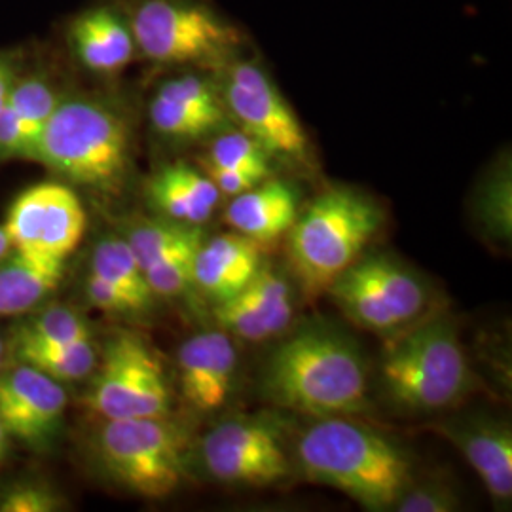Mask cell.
Segmentation results:
<instances>
[{
	"mask_svg": "<svg viewBox=\"0 0 512 512\" xmlns=\"http://www.w3.org/2000/svg\"><path fill=\"white\" fill-rule=\"evenodd\" d=\"M366 385L361 353L325 329L302 330L283 342L262 376L268 401L315 420L363 412Z\"/></svg>",
	"mask_w": 512,
	"mask_h": 512,
	"instance_id": "cell-2",
	"label": "cell"
},
{
	"mask_svg": "<svg viewBox=\"0 0 512 512\" xmlns=\"http://www.w3.org/2000/svg\"><path fill=\"white\" fill-rule=\"evenodd\" d=\"M4 446H6V431H4V427H2V423H0V458H2V454H4Z\"/></svg>",
	"mask_w": 512,
	"mask_h": 512,
	"instance_id": "cell-39",
	"label": "cell"
},
{
	"mask_svg": "<svg viewBox=\"0 0 512 512\" xmlns=\"http://www.w3.org/2000/svg\"><path fill=\"white\" fill-rule=\"evenodd\" d=\"M105 420L164 418L171 393L156 353L135 334H118L107 349L86 397Z\"/></svg>",
	"mask_w": 512,
	"mask_h": 512,
	"instance_id": "cell-8",
	"label": "cell"
},
{
	"mask_svg": "<svg viewBox=\"0 0 512 512\" xmlns=\"http://www.w3.org/2000/svg\"><path fill=\"white\" fill-rule=\"evenodd\" d=\"M86 232V213L71 188L46 183L37 253L65 260Z\"/></svg>",
	"mask_w": 512,
	"mask_h": 512,
	"instance_id": "cell-21",
	"label": "cell"
},
{
	"mask_svg": "<svg viewBox=\"0 0 512 512\" xmlns=\"http://www.w3.org/2000/svg\"><path fill=\"white\" fill-rule=\"evenodd\" d=\"M209 475L236 486H270L291 475V461L279 427L262 418H230L203 439Z\"/></svg>",
	"mask_w": 512,
	"mask_h": 512,
	"instance_id": "cell-10",
	"label": "cell"
},
{
	"mask_svg": "<svg viewBox=\"0 0 512 512\" xmlns=\"http://www.w3.org/2000/svg\"><path fill=\"white\" fill-rule=\"evenodd\" d=\"M205 171H207L209 179L219 188L220 194L232 196V198L251 190L253 186L262 183L264 179H268L266 175H260L255 171H245V169H226V167L205 165Z\"/></svg>",
	"mask_w": 512,
	"mask_h": 512,
	"instance_id": "cell-35",
	"label": "cell"
},
{
	"mask_svg": "<svg viewBox=\"0 0 512 512\" xmlns=\"http://www.w3.org/2000/svg\"><path fill=\"white\" fill-rule=\"evenodd\" d=\"M376 203L349 188H330L317 196L287 232L294 275L308 294L329 291L332 281L359 260L382 226Z\"/></svg>",
	"mask_w": 512,
	"mask_h": 512,
	"instance_id": "cell-3",
	"label": "cell"
},
{
	"mask_svg": "<svg viewBox=\"0 0 512 512\" xmlns=\"http://www.w3.org/2000/svg\"><path fill=\"white\" fill-rule=\"evenodd\" d=\"M135 46L167 65L213 63L238 46V33L202 4L148 0L131 19Z\"/></svg>",
	"mask_w": 512,
	"mask_h": 512,
	"instance_id": "cell-7",
	"label": "cell"
},
{
	"mask_svg": "<svg viewBox=\"0 0 512 512\" xmlns=\"http://www.w3.org/2000/svg\"><path fill=\"white\" fill-rule=\"evenodd\" d=\"M52 495L40 488H19L2 501L0 511L4 512H46L54 511Z\"/></svg>",
	"mask_w": 512,
	"mask_h": 512,
	"instance_id": "cell-36",
	"label": "cell"
},
{
	"mask_svg": "<svg viewBox=\"0 0 512 512\" xmlns=\"http://www.w3.org/2000/svg\"><path fill=\"white\" fill-rule=\"evenodd\" d=\"M86 293L95 308L109 313H137V306L129 300L128 294L122 293L118 287L110 285L109 281L99 275L88 277Z\"/></svg>",
	"mask_w": 512,
	"mask_h": 512,
	"instance_id": "cell-34",
	"label": "cell"
},
{
	"mask_svg": "<svg viewBox=\"0 0 512 512\" xmlns=\"http://www.w3.org/2000/svg\"><path fill=\"white\" fill-rule=\"evenodd\" d=\"M37 137L23 126L14 109L6 105L0 109V156L2 158H33Z\"/></svg>",
	"mask_w": 512,
	"mask_h": 512,
	"instance_id": "cell-32",
	"label": "cell"
},
{
	"mask_svg": "<svg viewBox=\"0 0 512 512\" xmlns=\"http://www.w3.org/2000/svg\"><path fill=\"white\" fill-rule=\"evenodd\" d=\"M35 160L73 183L109 192L128 173V124L103 103L61 101L38 137Z\"/></svg>",
	"mask_w": 512,
	"mask_h": 512,
	"instance_id": "cell-5",
	"label": "cell"
},
{
	"mask_svg": "<svg viewBox=\"0 0 512 512\" xmlns=\"http://www.w3.org/2000/svg\"><path fill=\"white\" fill-rule=\"evenodd\" d=\"M329 293L355 325L374 332L403 329L425 310L420 279L385 256L355 260Z\"/></svg>",
	"mask_w": 512,
	"mask_h": 512,
	"instance_id": "cell-9",
	"label": "cell"
},
{
	"mask_svg": "<svg viewBox=\"0 0 512 512\" xmlns=\"http://www.w3.org/2000/svg\"><path fill=\"white\" fill-rule=\"evenodd\" d=\"M65 260L23 253L0 266V315H18L35 308L63 279Z\"/></svg>",
	"mask_w": 512,
	"mask_h": 512,
	"instance_id": "cell-20",
	"label": "cell"
},
{
	"mask_svg": "<svg viewBox=\"0 0 512 512\" xmlns=\"http://www.w3.org/2000/svg\"><path fill=\"white\" fill-rule=\"evenodd\" d=\"M293 315L289 281L268 266H262L238 294L215 308L220 329L249 342H264L281 334L291 325Z\"/></svg>",
	"mask_w": 512,
	"mask_h": 512,
	"instance_id": "cell-12",
	"label": "cell"
},
{
	"mask_svg": "<svg viewBox=\"0 0 512 512\" xmlns=\"http://www.w3.org/2000/svg\"><path fill=\"white\" fill-rule=\"evenodd\" d=\"M179 384L183 397L200 412H215L226 403L238 370L232 334L207 330L186 340L179 355Z\"/></svg>",
	"mask_w": 512,
	"mask_h": 512,
	"instance_id": "cell-14",
	"label": "cell"
},
{
	"mask_svg": "<svg viewBox=\"0 0 512 512\" xmlns=\"http://www.w3.org/2000/svg\"><path fill=\"white\" fill-rule=\"evenodd\" d=\"M71 37L80 61L97 73H114L126 67L135 52L131 27L109 8L82 14L74 21Z\"/></svg>",
	"mask_w": 512,
	"mask_h": 512,
	"instance_id": "cell-19",
	"label": "cell"
},
{
	"mask_svg": "<svg viewBox=\"0 0 512 512\" xmlns=\"http://www.w3.org/2000/svg\"><path fill=\"white\" fill-rule=\"evenodd\" d=\"M0 359H2V342H0Z\"/></svg>",
	"mask_w": 512,
	"mask_h": 512,
	"instance_id": "cell-40",
	"label": "cell"
},
{
	"mask_svg": "<svg viewBox=\"0 0 512 512\" xmlns=\"http://www.w3.org/2000/svg\"><path fill=\"white\" fill-rule=\"evenodd\" d=\"M160 93L183 103L184 107H188V109L200 112L205 118L213 120L219 126H222L226 120V112H224V105L219 99V93L215 92L211 82H207L203 78L188 74V76L169 80L162 86Z\"/></svg>",
	"mask_w": 512,
	"mask_h": 512,
	"instance_id": "cell-30",
	"label": "cell"
},
{
	"mask_svg": "<svg viewBox=\"0 0 512 512\" xmlns=\"http://www.w3.org/2000/svg\"><path fill=\"white\" fill-rule=\"evenodd\" d=\"M209 167L245 169L260 175H270V154L245 131L220 135L211 145L207 164Z\"/></svg>",
	"mask_w": 512,
	"mask_h": 512,
	"instance_id": "cell-28",
	"label": "cell"
},
{
	"mask_svg": "<svg viewBox=\"0 0 512 512\" xmlns=\"http://www.w3.org/2000/svg\"><path fill=\"white\" fill-rule=\"evenodd\" d=\"M12 86H14L12 67L4 59H0V109L6 105Z\"/></svg>",
	"mask_w": 512,
	"mask_h": 512,
	"instance_id": "cell-37",
	"label": "cell"
},
{
	"mask_svg": "<svg viewBox=\"0 0 512 512\" xmlns=\"http://www.w3.org/2000/svg\"><path fill=\"white\" fill-rule=\"evenodd\" d=\"M484 482L497 503L512 499V431L503 421H448L437 427Z\"/></svg>",
	"mask_w": 512,
	"mask_h": 512,
	"instance_id": "cell-15",
	"label": "cell"
},
{
	"mask_svg": "<svg viewBox=\"0 0 512 512\" xmlns=\"http://www.w3.org/2000/svg\"><path fill=\"white\" fill-rule=\"evenodd\" d=\"M380 374L387 399L408 412L452 408L473 387L458 329L448 317L404 330L385 348Z\"/></svg>",
	"mask_w": 512,
	"mask_h": 512,
	"instance_id": "cell-4",
	"label": "cell"
},
{
	"mask_svg": "<svg viewBox=\"0 0 512 512\" xmlns=\"http://www.w3.org/2000/svg\"><path fill=\"white\" fill-rule=\"evenodd\" d=\"M298 217V196L291 184L268 181L234 196L224 211V220L258 245L272 243L287 234Z\"/></svg>",
	"mask_w": 512,
	"mask_h": 512,
	"instance_id": "cell-17",
	"label": "cell"
},
{
	"mask_svg": "<svg viewBox=\"0 0 512 512\" xmlns=\"http://www.w3.org/2000/svg\"><path fill=\"white\" fill-rule=\"evenodd\" d=\"M476 215L486 232L501 241H509L512 232L511 169H499V173L484 186Z\"/></svg>",
	"mask_w": 512,
	"mask_h": 512,
	"instance_id": "cell-29",
	"label": "cell"
},
{
	"mask_svg": "<svg viewBox=\"0 0 512 512\" xmlns=\"http://www.w3.org/2000/svg\"><path fill=\"white\" fill-rule=\"evenodd\" d=\"M92 274L99 275L101 279L109 281L110 285L118 287L122 293L128 294L137 310H147L152 300V291L128 241L103 239L93 253Z\"/></svg>",
	"mask_w": 512,
	"mask_h": 512,
	"instance_id": "cell-23",
	"label": "cell"
},
{
	"mask_svg": "<svg viewBox=\"0 0 512 512\" xmlns=\"http://www.w3.org/2000/svg\"><path fill=\"white\" fill-rule=\"evenodd\" d=\"M198 251H188L167 256L150 264L145 270V279L152 294L177 296L194 285V256Z\"/></svg>",
	"mask_w": 512,
	"mask_h": 512,
	"instance_id": "cell-31",
	"label": "cell"
},
{
	"mask_svg": "<svg viewBox=\"0 0 512 512\" xmlns=\"http://www.w3.org/2000/svg\"><path fill=\"white\" fill-rule=\"evenodd\" d=\"M296 461L308 480L368 511L395 509L412 486V465L401 446L346 416L315 421L296 444Z\"/></svg>",
	"mask_w": 512,
	"mask_h": 512,
	"instance_id": "cell-1",
	"label": "cell"
},
{
	"mask_svg": "<svg viewBox=\"0 0 512 512\" xmlns=\"http://www.w3.org/2000/svg\"><path fill=\"white\" fill-rule=\"evenodd\" d=\"M59 103L61 101L52 86L38 78H29L14 84L8 95V105L18 114L23 126L37 137V143L42 129Z\"/></svg>",
	"mask_w": 512,
	"mask_h": 512,
	"instance_id": "cell-27",
	"label": "cell"
},
{
	"mask_svg": "<svg viewBox=\"0 0 512 512\" xmlns=\"http://www.w3.org/2000/svg\"><path fill=\"white\" fill-rule=\"evenodd\" d=\"M203 241L202 226L169 219L167 222H147L137 226L129 234L128 245L145 272L150 264L167 256L198 251Z\"/></svg>",
	"mask_w": 512,
	"mask_h": 512,
	"instance_id": "cell-22",
	"label": "cell"
},
{
	"mask_svg": "<svg viewBox=\"0 0 512 512\" xmlns=\"http://www.w3.org/2000/svg\"><path fill=\"white\" fill-rule=\"evenodd\" d=\"M150 120L160 133L175 139H198L220 128L200 112L188 109L183 103L160 92L150 103Z\"/></svg>",
	"mask_w": 512,
	"mask_h": 512,
	"instance_id": "cell-26",
	"label": "cell"
},
{
	"mask_svg": "<svg viewBox=\"0 0 512 512\" xmlns=\"http://www.w3.org/2000/svg\"><path fill=\"white\" fill-rule=\"evenodd\" d=\"M148 194L165 217L196 226L209 220L222 196L209 175L183 162L158 171L148 184Z\"/></svg>",
	"mask_w": 512,
	"mask_h": 512,
	"instance_id": "cell-18",
	"label": "cell"
},
{
	"mask_svg": "<svg viewBox=\"0 0 512 512\" xmlns=\"http://www.w3.org/2000/svg\"><path fill=\"white\" fill-rule=\"evenodd\" d=\"M8 249H10V241H8L6 234H4V228L0 226V260L6 256Z\"/></svg>",
	"mask_w": 512,
	"mask_h": 512,
	"instance_id": "cell-38",
	"label": "cell"
},
{
	"mask_svg": "<svg viewBox=\"0 0 512 512\" xmlns=\"http://www.w3.org/2000/svg\"><path fill=\"white\" fill-rule=\"evenodd\" d=\"M260 245L241 234L205 238L194 256V287L217 304L238 294L262 268Z\"/></svg>",
	"mask_w": 512,
	"mask_h": 512,
	"instance_id": "cell-16",
	"label": "cell"
},
{
	"mask_svg": "<svg viewBox=\"0 0 512 512\" xmlns=\"http://www.w3.org/2000/svg\"><path fill=\"white\" fill-rule=\"evenodd\" d=\"M65 404V389L35 366H19L0 378V423L6 433L25 442L46 439Z\"/></svg>",
	"mask_w": 512,
	"mask_h": 512,
	"instance_id": "cell-13",
	"label": "cell"
},
{
	"mask_svg": "<svg viewBox=\"0 0 512 512\" xmlns=\"http://www.w3.org/2000/svg\"><path fill=\"white\" fill-rule=\"evenodd\" d=\"M224 99L243 131L270 156L308 158V137L300 120L264 71L251 63L234 67Z\"/></svg>",
	"mask_w": 512,
	"mask_h": 512,
	"instance_id": "cell-11",
	"label": "cell"
},
{
	"mask_svg": "<svg viewBox=\"0 0 512 512\" xmlns=\"http://www.w3.org/2000/svg\"><path fill=\"white\" fill-rule=\"evenodd\" d=\"M99 452L110 475L152 499L173 494L188 475L183 431L165 416L107 420L99 433Z\"/></svg>",
	"mask_w": 512,
	"mask_h": 512,
	"instance_id": "cell-6",
	"label": "cell"
},
{
	"mask_svg": "<svg viewBox=\"0 0 512 512\" xmlns=\"http://www.w3.org/2000/svg\"><path fill=\"white\" fill-rule=\"evenodd\" d=\"M90 330L80 315L65 308L46 311L35 319L19 336V348L57 346L78 340H88Z\"/></svg>",
	"mask_w": 512,
	"mask_h": 512,
	"instance_id": "cell-25",
	"label": "cell"
},
{
	"mask_svg": "<svg viewBox=\"0 0 512 512\" xmlns=\"http://www.w3.org/2000/svg\"><path fill=\"white\" fill-rule=\"evenodd\" d=\"M459 499L442 484L410 486L397 503L401 512H454L459 511Z\"/></svg>",
	"mask_w": 512,
	"mask_h": 512,
	"instance_id": "cell-33",
	"label": "cell"
},
{
	"mask_svg": "<svg viewBox=\"0 0 512 512\" xmlns=\"http://www.w3.org/2000/svg\"><path fill=\"white\" fill-rule=\"evenodd\" d=\"M19 357L57 382L82 380L95 366V349L90 338L57 346L19 348Z\"/></svg>",
	"mask_w": 512,
	"mask_h": 512,
	"instance_id": "cell-24",
	"label": "cell"
}]
</instances>
